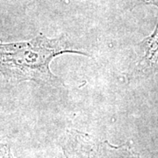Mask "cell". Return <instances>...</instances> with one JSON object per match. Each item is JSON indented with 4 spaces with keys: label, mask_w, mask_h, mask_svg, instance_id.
Masks as SVG:
<instances>
[{
    "label": "cell",
    "mask_w": 158,
    "mask_h": 158,
    "mask_svg": "<svg viewBox=\"0 0 158 158\" xmlns=\"http://www.w3.org/2000/svg\"><path fill=\"white\" fill-rule=\"evenodd\" d=\"M0 158H15L11 154L10 147L7 144L1 142H0Z\"/></svg>",
    "instance_id": "2"
},
{
    "label": "cell",
    "mask_w": 158,
    "mask_h": 158,
    "mask_svg": "<svg viewBox=\"0 0 158 158\" xmlns=\"http://www.w3.org/2000/svg\"><path fill=\"white\" fill-rule=\"evenodd\" d=\"M66 53L89 56L75 48L65 34L54 39L39 34L27 41L0 42V73L13 84L34 81L58 87L62 83L52 73L50 62L55 57Z\"/></svg>",
    "instance_id": "1"
}]
</instances>
